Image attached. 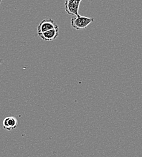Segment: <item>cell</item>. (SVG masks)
<instances>
[{
	"label": "cell",
	"mask_w": 142,
	"mask_h": 157,
	"mask_svg": "<svg viewBox=\"0 0 142 157\" xmlns=\"http://www.w3.org/2000/svg\"><path fill=\"white\" fill-rule=\"evenodd\" d=\"M94 21L93 18L83 17L80 15L76 16L71 19V25L76 30L86 29L91 23Z\"/></svg>",
	"instance_id": "cell-1"
},
{
	"label": "cell",
	"mask_w": 142,
	"mask_h": 157,
	"mask_svg": "<svg viewBox=\"0 0 142 157\" xmlns=\"http://www.w3.org/2000/svg\"><path fill=\"white\" fill-rule=\"evenodd\" d=\"M82 0H65V10L68 15L77 16L79 14L80 4Z\"/></svg>",
	"instance_id": "cell-2"
},
{
	"label": "cell",
	"mask_w": 142,
	"mask_h": 157,
	"mask_svg": "<svg viewBox=\"0 0 142 157\" xmlns=\"http://www.w3.org/2000/svg\"><path fill=\"white\" fill-rule=\"evenodd\" d=\"M59 28L57 24L55 22L54 20L52 19H45L42 20L38 25L37 30L38 33H41L47 31Z\"/></svg>",
	"instance_id": "cell-3"
},
{
	"label": "cell",
	"mask_w": 142,
	"mask_h": 157,
	"mask_svg": "<svg viewBox=\"0 0 142 157\" xmlns=\"http://www.w3.org/2000/svg\"><path fill=\"white\" fill-rule=\"evenodd\" d=\"M18 124V121L15 117L9 116L5 118L2 121V127L4 129L7 131H11L15 129Z\"/></svg>",
	"instance_id": "cell-4"
},
{
	"label": "cell",
	"mask_w": 142,
	"mask_h": 157,
	"mask_svg": "<svg viewBox=\"0 0 142 157\" xmlns=\"http://www.w3.org/2000/svg\"><path fill=\"white\" fill-rule=\"evenodd\" d=\"M59 28L52 29L44 33H38V36L44 41H51L56 39L59 35Z\"/></svg>",
	"instance_id": "cell-5"
},
{
	"label": "cell",
	"mask_w": 142,
	"mask_h": 157,
	"mask_svg": "<svg viewBox=\"0 0 142 157\" xmlns=\"http://www.w3.org/2000/svg\"><path fill=\"white\" fill-rule=\"evenodd\" d=\"M2 63H3V59H0V65L2 64Z\"/></svg>",
	"instance_id": "cell-6"
},
{
	"label": "cell",
	"mask_w": 142,
	"mask_h": 157,
	"mask_svg": "<svg viewBox=\"0 0 142 157\" xmlns=\"http://www.w3.org/2000/svg\"><path fill=\"white\" fill-rule=\"evenodd\" d=\"M1 1H2V0H0V4H1Z\"/></svg>",
	"instance_id": "cell-7"
}]
</instances>
